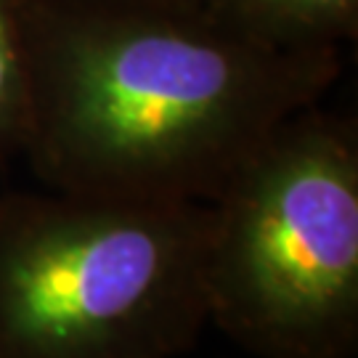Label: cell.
<instances>
[{
  "mask_svg": "<svg viewBox=\"0 0 358 358\" xmlns=\"http://www.w3.org/2000/svg\"><path fill=\"white\" fill-rule=\"evenodd\" d=\"M29 56L24 157L45 189L162 202H213L343 64L202 6L109 0H29Z\"/></svg>",
  "mask_w": 358,
  "mask_h": 358,
  "instance_id": "cell-1",
  "label": "cell"
},
{
  "mask_svg": "<svg viewBox=\"0 0 358 358\" xmlns=\"http://www.w3.org/2000/svg\"><path fill=\"white\" fill-rule=\"evenodd\" d=\"M109 3H152V6H199V0H109Z\"/></svg>",
  "mask_w": 358,
  "mask_h": 358,
  "instance_id": "cell-6",
  "label": "cell"
},
{
  "mask_svg": "<svg viewBox=\"0 0 358 358\" xmlns=\"http://www.w3.org/2000/svg\"><path fill=\"white\" fill-rule=\"evenodd\" d=\"M207 324L257 358L358 348V136L319 103L289 117L210 202Z\"/></svg>",
  "mask_w": 358,
  "mask_h": 358,
  "instance_id": "cell-3",
  "label": "cell"
},
{
  "mask_svg": "<svg viewBox=\"0 0 358 358\" xmlns=\"http://www.w3.org/2000/svg\"><path fill=\"white\" fill-rule=\"evenodd\" d=\"M210 202L0 194V358H176L207 327Z\"/></svg>",
  "mask_w": 358,
  "mask_h": 358,
  "instance_id": "cell-2",
  "label": "cell"
},
{
  "mask_svg": "<svg viewBox=\"0 0 358 358\" xmlns=\"http://www.w3.org/2000/svg\"><path fill=\"white\" fill-rule=\"evenodd\" d=\"M29 112V0H0V170L24 154Z\"/></svg>",
  "mask_w": 358,
  "mask_h": 358,
  "instance_id": "cell-5",
  "label": "cell"
},
{
  "mask_svg": "<svg viewBox=\"0 0 358 358\" xmlns=\"http://www.w3.org/2000/svg\"><path fill=\"white\" fill-rule=\"evenodd\" d=\"M260 40L287 48H340L356 38L358 0H199Z\"/></svg>",
  "mask_w": 358,
  "mask_h": 358,
  "instance_id": "cell-4",
  "label": "cell"
}]
</instances>
